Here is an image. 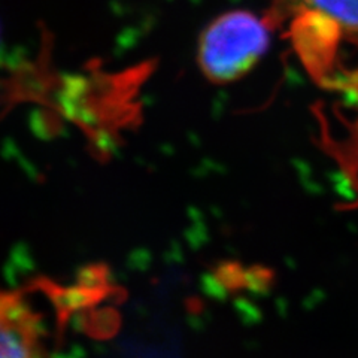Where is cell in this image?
Here are the masks:
<instances>
[{
    "instance_id": "2",
    "label": "cell",
    "mask_w": 358,
    "mask_h": 358,
    "mask_svg": "<svg viewBox=\"0 0 358 358\" xmlns=\"http://www.w3.org/2000/svg\"><path fill=\"white\" fill-rule=\"evenodd\" d=\"M39 321L18 294L2 299V342L0 358H41Z\"/></svg>"
},
{
    "instance_id": "3",
    "label": "cell",
    "mask_w": 358,
    "mask_h": 358,
    "mask_svg": "<svg viewBox=\"0 0 358 358\" xmlns=\"http://www.w3.org/2000/svg\"><path fill=\"white\" fill-rule=\"evenodd\" d=\"M308 13L318 15L341 33L358 36V0H299Z\"/></svg>"
},
{
    "instance_id": "1",
    "label": "cell",
    "mask_w": 358,
    "mask_h": 358,
    "mask_svg": "<svg viewBox=\"0 0 358 358\" xmlns=\"http://www.w3.org/2000/svg\"><path fill=\"white\" fill-rule=\"evenodd\" d=\"M271 30L252 13L231 10L217 17L199 41L197 62L209 81L229 84L248 73L268 50Z\"/></svg>"
}]
</instances>
